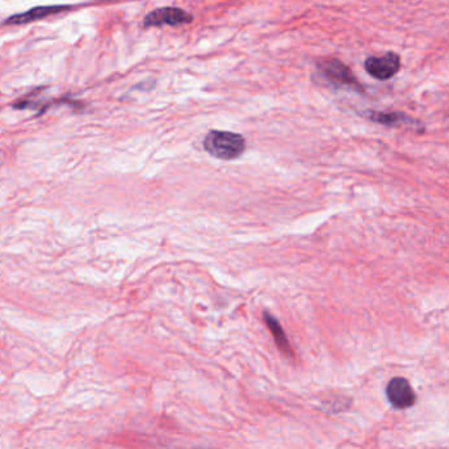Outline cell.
Instances as JSON below:
<instances>
[{
    "label": "cell",
    "instance_id": "obj_4",
    "mask_svg": "<svg viewBox=\"0 0 449 449\" xmlns=\"http://www.w3.org/2000/svg\"><path fill=\"white\" fill-rule=\"evenodd\" d=\"M192 21L193 16L190 12L176 7H163L150 12L144 24L146 26H180L190 24Z\"/></svg>",
    "mask_w": 449,
    "mask_h": 449
},
{
    "label": "cell",
    "instance_id": "obj_2",
    "mask_svg": "<svg viewBox=\"0 0 449 449\" xmlns=\"http://www.w3.org/2000/svg\"><path fill=\"white\" fill-rule=\"evenodd\" d=\"M317 66L320 70V75H323L331 85L350 88L357 92L363 91V87L359 83V80L343 62L334 60V58H328V60L318 62Z\"/></svg>",
    "mask_w": 449,
    "mask_h": 449
},
{
    "label": "cell",
    "instance_id": "obj_7",
    "mask_svg": "<svg viewBox=\"0 0 449 449\" xmlns=\"http://www.w3.org/2000/svg\"><path fill=\"white\" fill-rule=\"evenodd\" d=\"M369 120L374 122H379L386 126H401V125H407V126H414L419 128V122L409 117L405 113L401 112H368L365 114Z\"/></svg>",
    "mask_w": 449,
    "mask_h": 449
},
{
    "label": "cell",
    "instance_id": "obj_1",
    "mask_svg": "<svg viewBox=\"0 0 449 449\" xmlns=\"http://www.w3.org/2000/svg\"><path fill=\"white\" fill-rule=\"evenodd\" d=\"M202 145L209 156L221 161H234L244 153L246 139L233 131L210 130Z\"/></svg>",
    "mask_w": 449,
    "mask_h": 449
},
{
    "label": "cell",
    "instance_id": "obj_5",
    "mask_svg": "<svg viewBox=\"0 0 449 449\" xmlns=\"http://www.w3.org/2000/svg\"><path fill=\"white\" fill-rule=\"evenodd\" d=\"M386 396L389 402L399 410L409 409L416 402L414 389L411 388L410 382L406 379L402 377H396L390 380L386 386Z\"/></svg>",
    "mask_w": 449,
    "mask_h": 449
},
{
    "label": "cell",
    "instance_id": "obj_3",
    "mask_svg": "<svg viewBox=\"0 0 449 449\" xmlns=\"http://www.w3.org/2000/svg\"><path fill=\"white\" fill-rule=\"evenodd\" d=\"M365 71L377 80H388L397 75L401 69V58L396 53L388 52L381 57H369L364 63Z\"/></svg>",
    "mask_w": 449,
    "mask_h": 449
},
{
    "label": "cell",
    "instance_id": "obj_8",
    "mask_svg": "<svg viewBox=\"0 0 449 449\" xmlns=\"http://www.w3.org/2000/svg\"><path fill=\"white\" fill-rule=\"evenodd\" d=\"M263 318H264V323H266L267 328H269L272 337L275 339L277 348H278L283 354L286 355V356L293 357V350H292V346H291V343H289V340H288V337H286V332H284V330L281 328L280 322H278L272 314L267 313V311L263 313Z\"/></svg>",
    "mask_w": 449,
    "mask_h": 449
},
{
    "label": "cell",
    "instance_id": "obj_6",
    "mask_svg": "<svg viewBox=\"0 0 449 449\" xmlns=\"http://www.w3.org/2000/svg\"><path fill=\"white\" fill-rule=\"evenodd\" d=\"M69 7L65 6H43V7H36V9H29L24 13H18L13 15L6 21V24L9 26H18V24H26V23H32L36 20H41V18H49L52 15H55L62 11H66Z\"/></svg>",
    "mask_w": 449,
    "mask_h": 449
}]
</instances>
